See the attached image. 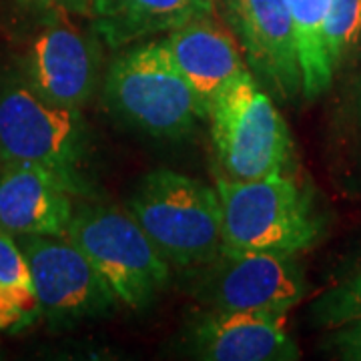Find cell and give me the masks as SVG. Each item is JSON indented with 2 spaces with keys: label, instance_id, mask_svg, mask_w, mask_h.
Listing matches in <instances>:
<instances>
[{
  "label": "cell",
  "instance_id": "6da1fadb",
  "mask_svg": "<svg viewBox=\"0 0 361 361\" xmlns=\"http://www.w3.org/2000/svg\"><path fill=\"white\" fill-rule=\"evenodd\" d=\"M104 104L157 139H180L207 118V104L169 56L163 39L118 54L106 73Z\"/></svg>",
  "mask_w": 361,
  "mask_h": 361
},
{
  "label": "cell",
  "instance_id": "7a4b0ae2",
  "mask_svg": "<svg viewBox=\"0 0 361 361\" xmlns=\"http://www.w3.org/2000/svg\"><path fill=\"white\" fill-rule=\"evenodd\" d=\"M127 209L179 269H197L223 249L219 193L203 180L157 169L142 177Z\"/></svg>",
  "mask_w": 361,
  "mask_h": 361
},
{
  "label": "cell",
  "instance_id": "3957f363",
  "mask_svg": "<svg viewBox=\"0 0 361 361\" xmlns=\"http://www.w3.org/2000/svg\"><path fill=\"white\" fill-rule=\"evenodd\" d=\"M89 129L78 109L54 104L11 77L0 87V161L52 171L77 195H87Z\"/></svg>",
  "mask_w": 361,
  "mask_h": 361
},
{
  "label": "cell",
  "instance_id": "277c9868",
  "mask_svg": "<svg viewBox=\"0 0 361 361\" xmlns=\"http://www.w3.org/2000/svg\"><path fill=\"white\" fill-rule=\"evenodd\" d=\"M223 247L299 255L319 241L311 195L287 173L255 180L219 177Z\"/></svg>",
  "mask_w": 361,
  "mask_h": 361
},
{
  "label": "cell",
  "instance_id": "5b68a950",
  "mask_svg": "<svg viewBox=\"0 0 361 361\" xmlns=\"http://www.w3.org/2000/svg\"><path fill=\"white\" fill-rule=\"evenodd\" d=\"M207 121L225 179L255 180L287 173L291 133L251 71L231 80L209 103Z\"/></svg>",
  "mask_w": 361,
  "mask_h": 361
},
{
  "label": "cell",
  "instance_id": "8992f818",
  "mask_svg": "<svg viewBox=\"0 0 361 361\" xmlns=\"http://www.w3.org/2000/svg\"><path fill=\"white\" fill-rule=\"evenodd\" d=\"M66 237L90 259L121 305L142 310L167 287L171 263L142 231L129 209L82 205Z\"/></svg>",
  "mask_w": 361,
  "mask_h": 361
},
{
  "label": "cell",
  "instance_id": "52a82bcc",
  "mask_svg": "<svg viewBox=\"0 0 361 361\" xmlns=\"http://www.w3.org/2000/svg\"><path fill=\"white\" fill-rule=\"evenodd\" d=\"M193 295L209 311H289L305 297V277L295 255L223 247L215 259L191 269Z\"/></svg>",
  "mask_w": 361,
  "mask_h": 361
},
{
  "label": "cell",
  "instance_id": "ba28073f",
  "mask_svg": "<svg viewBox=\"0 0 361 361\" xmlns=\"http://www.w3.org/2000/svg\"><path fill=\"white\" fill-rule=\"evenodd\" d=\"M30 267L40 311L54 322H80L115 311L118 299L66 235L14 237Z\"/></svg>",
  "mask_w": 361,
  "mask_h": 361
},
{
  "label": "cell",
  "instance_id": "9c48e42d",
  "mask_svg": "<svg viewBox=\"0 0 361 361\" xmlns=\"http://www.w3.org/2000/svg\"><path fill=\"white\" fill-rule=\"evenodd\" d=\"M77 16L42 18L25 59V80L42 99L82 111L99 82L97 39L75 23Z\"/></svg>",
  "mask_w": 361,
  "mask_h": 361
},
{
  "label": "cell",
  "instance_id": "30bf717a",
  "mask_svg": "<svg viewBox=\"0 0 361 361\" xmlns=\"http://www.w3.org/2000/svg\"><path fill=\"white\" fill-rule=\"evenodd\" d=\"M221 2L255 78L279 99H295L301 92V68L287 0Z\"/></svg>",
  "mask_w": 361,
  "mask_h": 361
},
{
  "label": "cell",
  "instance_id": "8fae6325",
  "mask_svg": "<svg viewBox=\"0 0 361 361\" xmlns=\"http://www.w3.org/2000/svg\"><path fill=\"white\" fill-rule=\"evenodd\" d=\"M163 44L207 109L231 80L251 71L241 42L215 4L167 32Z\"/></svg>",
  "mask_w": 361,
  "mask_h": 361
},
{
  "label": "cell",
  "instance_id": "7c38bea8",
  "mask_svg": "<svg viewBox=\"0 0 361 361\" xmlns=\"http://www.w3.org/2000/svg\"><path fill=\"white\" fill-rule=\"evenodd\" d=\"M287 313L275 310L209 311L191 331V353L207 361H289L299 357L287 334Z\"/></svg>",
  "mask_w": 361,
  "mask_h": 361
},
{
  "label": "cell",
  "instance_id": "4fadbf2b",
  "mask_svg": "<svg viewBox=\"0 0 361 361\" xmlns=\"http://www.w3.org/2000/svg\"><path fill=\"white\" fill-rule=\"evenodd\" d=\"M77 193L52 171L0 161V229L13 237L66 235Z\"/></svg>",
  "mask_w": 361,
  "mask_h": 361
},
{
  "label": "cell",
  "instance_id": "5bb4252c",
  "mask_svg": "<svg viewBox=\"0 0 361 361\" xmlns=\"http://www.w3.org/2000/svg\"><path fill=\"white\" fill-rule=\"evenodd\" d=\"M215 0H92V28L111 49L171 32Z\"/></svg>",
  "mask_w": 361,
  "mask_h": 361
},
{
  "label": "cell",
  "instance_id": "9a60e30c",
  "mask_svg": "<svg viewBox=\"0 0 361 361\" xmlns=\"http://www.w3.org/2000/svg\"><path fill=\"white\" fill-rule=\"evenodd\" d=\"M287 8L293 23L301 68V94L307 99H317L334 80V68L325 47V18L329 0H287Z\"/></svg>",
  "mask_w": 361,
  "mask_h": 361
},
{
  "label": "cell",
  "instance_id": "2e32d148",
  "mask_svg": "<svg viewBox=\"0 0 361 361\" xmlns=\"http://www.w3.org/2000/svg\"><path fill=\"white\" fill-rule=\"evenodd\" d=\"M40 313L25 253L13 235L0 229V329H16Z\"/></svg>",
  "mask_w": 361,
  "mask_h": 361
},
{
  "label": "cell",
  "instance_id": "e0dca14e",
  "mask_svg": "<svg viewBox=\"0 0 361 361\" xmlns=\"http://www.w3.org/2000/svg\"><path fill=\"white\" fill-rule=\"evenodd\" d=\"M361 40V0H329L325 18V47L336 73Z\"/></svg>",
  "mask_w": 361,
  "mask_h": 361
},
{
  "label": "cell",
  "instance_id": "ac0fdd59",
  "mask_svg": "<svg viewBox=\"0 0 361 361\" xmlns=\"http://www.w3.org/2000/svg\"><path fill=\"white\" fill-rule=\"evenodd\" d=\"M311 317L317 325L331 329L361 319V273L319 297L311 307Z\"/></svg>",
  "mask_w": 361,
  "mask_h": 361
},
{
  "label": "cell",
  "instance_id": "d6986e66",
  "mask_svg": "<svg viewBox=\"0 0 361 361\" xmlns=\"http://www.w3.org/2000/svg\"><path fill=\"white\" fill-rule=\"evenodd\" d=\"M18 2L26 11L39 14L42 18L56 14L90 18L92 14V0H18Z\"/></svg>",
  "mask_w": 361,
  "mask_h": 361
},
{
  "label": "cell",
  "instance_id": "ffe728a7",
  "mask_svg": "<svg viewBox=\"0 0 361 361\" xmlns=\"http://www.w3.org/2000/svg\"><path fill=\"white\" fill-rule=\"evenodd\" d=\"M329 348L341 360L361 361V319L336 327L329 337Z\"/></svg>",
  "mask_w": 361,
  "mask_h": 361
},
{
  "label": "cell",
  "instance_id": "44dd1931",
  "mask_svg": "<svg viewBox=\"0 0 361 361\" xmlns=\"http://www.w3.org/2000/svg\"><path fill=\"white\" fill-rule=\"evenodd\" d=\"M357 104H360V111H361V78H360V92H357Z\"/></svg>",
  "mask_w": 361,
  "mask_h": 361
}]
</instances>
